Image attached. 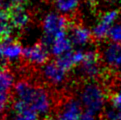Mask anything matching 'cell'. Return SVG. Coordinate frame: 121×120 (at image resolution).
I'll return each instance as SVG.
<instances>
[{
	"instance_id": "cell-26",
	"label": "cell",
	"mask_w": 121,
	"mask_h": 120,
	"mask_svg": "<svg viewBox=\"0 0 121 120\" xmlns=\"http://www.w3.org/2000/svg\"><path fill=\"white\" fill-rule=\"evenodd\" d=\"M12 5H22L25 2H27L28 0H8Z\"/></svg>"
},
{
	"instance_id": "cell-14",
	"label": "cell",
	"mask_w": 121,
	"mask_h": 120,
	"mask_svg": "<svg viewBox=\"0 0 121 120\" xmlns=\"http://www.w3.org/2000/svg\"><path fill=\"white\" fill-rule=\"evenodd\" d=\"M12 110L13 113L10 120H38V115L20 101L14 100L12 104Z\"/></svg>"
},
{
	"instance_id": "cell-8",
	"label": "cell",
	"mask_w": 121,
	"mask_h": 120,
	"mask_svg": "<svg viewBox=\"0 0 121 120\" xmlns=\"http://www.w3.org/2000/svg\"><path fill=\"white\" fill-rule=\"evenodd\" d=\"M82 105L75 98H67L60 105L57 112V120H80L82 116Z\"/></svg>"
},
{
	"instance_id": "cell-27",
	"label": "cell",
	"mask_w": 121,
	"mask_h": 120,
	"mask_svg": "<svg viewBox=\"0 0 121 120\" xmlns=\"http://www.w3.org/2000/svg\"><path fill=\"white\" fill-rule=\"evenodd\" d=\"M3 6H4V0H0V10H2Z\"/></svg>"
},
{
	"instance_id": "cell-17",
	"label": "cell",
	"mask_w": 121,
	"mask_h": 120,
	"mask_svg": "<svg viewBox=\"0 0 121 120\" xmlns=\"http://www.w3.org/2000/svg\"><path fill=\"white\" fill-rule=\"evenodd\" d=\"M13 26L10 21L7 11L0 10V40H6L10 38Z\"/></svg>"
},
{
	"instance_id": "cell-19",
	"label": "cell",
	"mask_w": 121,
	"mask_h": 120,
	"mask_svg": "<svg viewBox=\"0 0 121 120\" xmlns=\"http://www.w3.org/2000/svg\"><path fill=\"white\" fill-rule=\"evenodd\" d=\"M118 11L117 10H109V11H106L105 13H103L100 17V20L99 22H101L103 24L107 25V26H110V27H113L115 25L116 20L118 18Z\"/></svg>"
},
{
	"instance_id": "cell-7",
	"label": "cell",
	"mask_w": 121,
	"mask_h": 120,
	"mask_svg": "<svg viewBox=\"0 0 121 120\" xmlns=\"http://www.w3.org/2000/svg\"><path fill=\"white\" fill-rule=\"evenodd\" d=\"M41 76L51 86H61L67 79V72L56 61L47 62L41 68Z\"/></svg>"
},
{
	"instance_id": "cell-15",
	"label": "cell",
	"mask_w": 121,
	"mask_h": 120,
	"mask_svg": "<svg viewBox=\"0 0 121 120\" xmlns=\"http://www.w3.org/2000/svg\"><path fill=\"white\" fill-rule=\"evenodd\" d=\"M14 76L9 70H0V95L9 96L12 88H14Z\"/></svg>"
},
{
	"instance_id": "cell-1",
	"label": "cell",
	"mask_w": 121,
	"mask_h": 120,
	"mask_svg": "<svg viewBox=\"0 0 121 120\" xmlns=\"http://www.w3.org/2000/svg\"><path fill=\"white\" fill-rule=\"evenodd\" d=\"M13 89L15 100L22 102L35 114L45 116L52 109V96L45 87L21 79L15 83Z\"/></svg>"
},
{
	"instance_id": "cell-5",
	"label": "cell",
	"mask_w": 121,
	"mask_h": 120,
	"mask_svg": "<svg viewBox=\"0 0 121 120\" xmlns=\"http://www.w3.org/2000/svg\"><path fill=\"white\" fill-rule=\"evenodd\" d=\"M50 51L43 43H35L24 47L23 59L32 66H44L49 59Z\"/></svg>"
},
{
	"instance_id": "cell-11",
	"label": "cell",
	"mask_w": 121,
	"mask_h": 120,
	"mask_svg": "<svg viewBox=\"0 0 121 120\" xmlns=\"http://www.w3.org/2000/svg\"><path fill=\"white\" fill-rule=\"evenodd\" d=\"M85 57V52L82 50H71L70 52L57 58L56 62L66 72L72 70L76 66H80Z\"/></svg>"
},
{
	"instance_id": "cell-21",
	"label": "cell",
	"mask_w": 121,
	"mask_h": 120,
	"mask_svg": "<svg viewBox=\"0 0 121 120\" xmlns=\"http://www.w3.org/2000/svg\"><path fill=\"white\" fill-rule=\"evenodd\" d=\"M111 103H112V107L118 111L119 113H121V88H119L117 91H116L111 98Z\"/></svg>"
},
{
	"instance_id": "cell-25",
	"label": "cell",
	"mask_w": 121,
	"mask_h": 120,
	"mask_svg": "<svg viewBox=\"0 0 121 120\" xmlns=\"http://www.w3.org/2000/svg\"><path fill=\"white\" fill-rule=\"evenodd\" d=\"M5 62H6V59L3 55V51H2V44L0 43V70L3 69L4 66H5Z\"/></svg>"
},
{
	"instance_id": "cell-20",
	"label": "cell",
	"mask_w": 121,
	"mask_h": 120,
	"mask_svg": "<svg viewBox=\"0 0 121 120\" xmlns=\"http://www.w3.org/2000/svg\"><path fill=\"white\" fill-rule=\"evenodd\" d=\"M109 38L111 39V42L121 44V23L115 24L114 26L112 27Z\"/></svg>"
},
{
	"instance_id": "cell-10",
	"label": "cell",
	"mask_w": 121,
	"mask_h": 120,
	"mask_svg": "<svg viewBox=\"0 0 121 120\" xmlns=\"http://www.w3.org/2000/svg\"><path fill=\"white\" fill-rule=\"evenodd\" d=\"M7 12L13 28L23 30L30 23V20H31L30 14L28 10L22 5H12Z\"/></svg>"
},
{
	"instance_id": "cell-4",
	"label": "cell",
	"mask_w": 121,
	"mask_h": 120,
	"mask_svg": "<svg viewBox=\"0 0 121 120\" xmlns=\"http://www.w3.org/2000/svg\"><path fill=\"white\" fill-rule=\"evenodd\" d=\"M100 54L93 49L87 50L85 52L83 62L79 66V73L84 79L92 81L96 79L101 74L100 65Z\"/></svg>"
},
{
	"instance_id": "cell-18",
	"label": "cell",
	"mask_w": 121,
	"mask_h": 120,
	"mask_svg": "<svg viewBox=\"0 0 121 120\" xmlns=\"http://www.w3.org/2000/svg\"><path fill=\"white\" fill-rule=\"evenodd\" d=\"M112 27L107 26V25L103 24L101 22H98L92 29V34L93 37L96 38L98 40H103L106 37H109L110 35V31H111Z\"/></svg>"
},
{
	"instance_id": "cell-2",
	"label": "cell",
	"mask_w": 121,
	"mask_h": 120,
	"mask_svg": "<svg viewBox=\"0 0 121 120\" xmlns=\"http://www.w3.org/2000/svg\"><path fill=\"white\" fill-rule=\"evenodd\" d=\"M78 100L84 108V111L97 114L104 109L106 94L100 84L88 81L80 88Z\"/></svg>"
},
{
	"instance_id": "cell-12",
	"label": "cell",
	"mask_w": 121,
	"mask_h": 120,
	"mask_svg": "<svg viewBox=\"0 0 121 120\" xmlns=\"http://www.w3.org/2000/svg\"><path fill=\"white\" fill-rule=\"evenodd\" d=\"M2 51L3 55L5 57L6 61L9 62H16L23 57V49L24 47L21 46V44L18 41L12 38H8V39L2 41Z\"/></svg>"
},
{
	"instance_id": "cell-28",
	"label": "cell",
	"mask_w": 121,
	"mask_h": 120,
	"mask_svg": "<svg viewBox=\"0 0 121 120\" xmlns=\"http://www.w3.org/2000/svg\"><path fill=\"white\" fill-rule=\"evenodd\" d=\"M43 120H54V119H52V118H50V117H46V118H44Z\"/></svg>"
},
{
	"instance_id": "cell-16",
	"label": "cell",
	"mask_w": 121,
	"mask_h": 120,
	"mask_svg": "<svg viewBox=\"0 0 121 120\" xmlns=\"http://www.w3.org/2000/svg\"><path fill=\"white\" fill-rule=\"evenodd\" d=\"M58 12L62 15H71L79 6V0H53Z\"/></svg>"
},
{
	"instance_id": "cell-6",
	"label": "cell",
	"mask_w": 121,
	"mask_h": 120,
	"mask_svg": "<svg viewBox=\"0 0 121 120\" xmlns=\"http://www.w3.org/2000/svg\"><path fill=\"white\" fill-rule=\"evenodd\" d=\"M100 58L108 69L121 72V44L106 43L100 51Z\"/></svg>"
},
{
	"instance_id": "cell-9",
	"label": "cell",
	"mask_w": 121,
	"mask_h": 120,
	"mask_svg": "<svg viewBox=\"0 0 121 120\" xmlns=\"http://www.w3.org/2000/svg\"><path fill=\"white\" fill-rule=\"evenodd\" d=\"M68 29V36L70 38L72 44L75 46L80 47L87 45L93 37L91 30H89L87 27L81 24H71L69 25Z\"/></svg>"
},
{
	"instance_id": "cell-3",
	"label": "cell",
	"mask_w": 121,
	"mask_h": 120,
	"mask_svg": "<svg viewBox=\"0 0 121 120\" xmlns=\"http://www.w3.org/2000/svg\"><path fill=\"white\" fill-rule=\"evenodd\" d=\"M69 28V22L65 15L57 12H49L42 20L43 40L42 43L49 47L52 42L57 38L67 35V29Z\"/></svg>"
},
{
	"instance_id": "cell-22",
	"label": "cell",
	"mask_w": 121,
	"mask_h": 120,
	"mask_svg": "<svg viewBox=\"0 0 121 120\" xmlns=\"http://www.w3.org/2000/svg\"><path fill=\"white\" fill-rule=\"evenodd\" d=\"M103 120H121V113L116 111L113 107H111L105 111Z\"/></svg>"
},
{
	"instance_id": "cell-23",
	"label": "cell",
	"mask_w": 121,
	"mask_h": 120,
	"mask_svg": "<svg viewBox=\"0 0 121 120\" xmlns=\"http://www.w3.org/2000/svg\"><path fill=\"white\" fill-rule=\"evenodd\" d=\"M9 103V96L0 95V113H2Z\"/></svg>"
},
{
	"instance_id": "cell-13",
	"label": "cell",
	"mask_w": 121,
	"mask_h": 120,
	"mask_svg": "<svg viewBox=\"0 0 121 120\" xmlns=\"http://www.w3.org/2000/svg\"><path fill=\"white\" fill-rule=\"evenodd\" d=\"M72 45H73L72 42L67 34V35H64V36L57 38V39H55L52 43L50 44L48 48H49L50 53L52 54L53 56L59 58V57H61L62 55L73 50Z\"/></svg>"
},
{
	"instance_id": "cell-24",
	"label": "cell",
	"mask_w": 121,
	"mask_h": 120,
	"mask_svg": "<svg viewBox=\"0 0 121 120\" xmlns=\"http://www.w3.org/2000/svg\"><path fill=\"white\" fill-rule=\"evenodd\" d=\"M80 120H97L96 118V114L88 112V111H83L82 113V116Z\"/></svg>"
},
{
	"instance_id": "cell-29",
	"label": "cell",
	"mask_w": 121,
	"mask_h": 120,
	"mask_svg": "<svg viewBox=\"0 0 121 120\" xmlns=\"http://www.w3.org/2000/svg\"><path fill=\"white\" fill-rule=\"evenodd\" d=\"M106 1H109V2H112V1H114V0H106Z\"/></svg>"
}]
</instances>
